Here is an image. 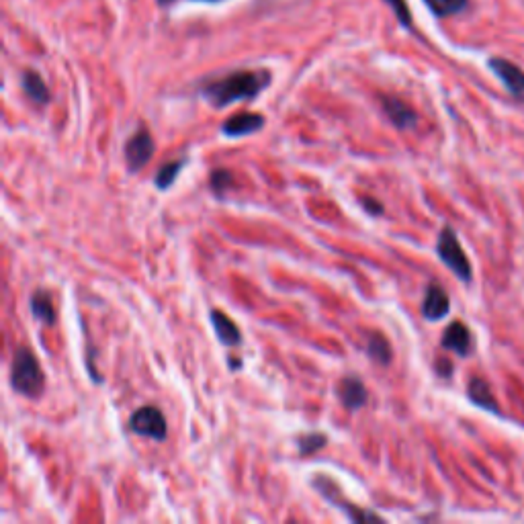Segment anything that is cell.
Wrapping results in <instances>:
<instances>
[{"label":"cell","instance_id":"obj_8","mask_svg":"<svg viewBox=\"0 0 524 524\" xmlns=\"http://www.w3.org/2000/svg\"><path fill=\"white\" fill-rule=\"evenodd\" d=\"M338 398L342 402L344 408L348 410H361L367 404V387L361 379L357 377H344L340 379L338 387H336Z\"/></svg>","mask_w":524,"mask_h":524},{"label":"cell","instance_id":"obj_7","mask_svg":"<svg viewBox=\"0 0 524 524\" xmlns=\"http://www.w3.org/2000/svg\"><path fill=\"white\" fill-rule=\"evenodd\" d=\"M449 310H451V301L447 291L441 285L430 283L422 301V316L430 322H439L449 314Z\"/></svg>","mask_w":524,"mask_h":524},{"label":"cell","instance_id":"obj_12","mask_svg":"<svg viewBox=\"0 0 524 524\" xmlns=\"http://www.w3.org/2000/svg\"><path fill=\"white\" fill-rule=\"evenodd\" d=\"M211 324H213L215 336L220 338L222 344H226V346H238V344L242 342V334H240L236 322L230 320L224 312L211 310Z\"/></svg>","mask_w":524,"mask_h":524},{"label":"cell","instance_id":"obj_17","mask_svg":"<svg viewBox=\"0 0 524 524\" xmlns=\"http://www.w3.org/2000/svg\"><path fill=\"white\" fill-rule=\"evenodd\" d=\"M183 166H185V160H172V162L164 164V166L156 172V179H154L156 189L164 191V189L172 187L174 181H177V174L183 170Z\"/></svg>","mask_w":524,"mask_h":524},{"label":"cell","instance_id":"obj_6","mask_svg":"<svg viewBox=\"0 0 524 524\" xmlns=\"http://www.w3.org/2000/svg\"><path fill=\"white\" fill-rule=\"evenodd\" d=\"M490 68L502 80V84L506 86V91L516 101L524 103V72L516 64L508 62L504 58H492L490 60Z\"/></svg>","mask_w":524,"mask_h":524},{"label":"cell","instance_id":"obj_25","mask_svg":"<svg viewBox=\"0 0 524 524\" xmlns=\"http://www.w3.org/2000/svg\"><path fill=\"white\" fill-rule=\"evenodd\" d=\"M228 365H230L232 369H240V363H238V359H236V357H232V359H228Z\"/></svg>","mask_w":524,"mask_h":524},{"label":"cell","instance_id":"obj_24","mask_svg":"<svg viewBox=\"0 0 524 524\" xmlns=\"http://www.w3.org/2000/svg\"><path fill=\"white\" fill-rule=\"evenodd\" d=\"M156 3H158L160 7H168V5H172V3H177V0H156ZM201 3H220V0H201Z\"/></svg>","mask_w":524,"mask_h":524},{"label":"cell","instance_id":"obj_15","mask_svg":"<svg viewBox=\"0 0 524 524\" xmlns=\"http://www.w3.org/2000/svg\"><path fill=\"white\" fill-rule=\"evenodd\" d=\"M21 86L25 95L35 103V105H48L50 103V91L43 78L35 70H27L21 76Z\"/></svg>","mask_w":524,"mask_h":524},{"label":"cell","instance_id":"obj_10","mask_svg":"<svg viewBox=\"0 0 524 524\" xmlns=\"http://www.w3.org/2000/svg\"><path fill=\"white\" fill-rule=\"evenodd\" d=\"M260 127H265V117L258 113H238L224 121L222 131L228 138H242L248 134H254Z\"/></svg>","mask_w":524,"mask_h":524},{"label":"cell","instance_id":"obj_20","mask_svg":"<svg viewBox=\"0 0 524 524\" xmlns=\"http://www.w3.org/2000/svg\"><path fill=\"white\" fill-rule=\"evenodd\" d=\"M211 189L215 191V195H224L232 185H234V174L230 170L224 168H217L211 172V181H209Z\"/></svg>","mask_w":524,"mask_h":524},{"label":"cell","instance_id":"obj_18","mask_svg":"<svg viewBox=\"0 0 524 524\" xmlns=\"http://www.w3.org/2000/svg\"><path fill=\"white\" fill-rule=\"evenodd\" d=\"M432 15L436 17H449L457 15L467 7V0H424Z\"/></svg>","mask_w":524,"mask_h":524},{"label":"cell","instance_id":"obj_3","mask_svg":"<svg viewBox=\"0 0 524 524\" xmlns=\"http://www.w3.org/2000/svg\"><path fill=\"white\" fill-rule=\"evenodd\" d=\"M436 254L445 262V265L463 281L469 283L473 277L471 271V262L467 258V254L463 252L457 234L453 232L451 226L443 228V232L439 234V242H436Z\"/></svg>","mask_w":524,"mask_h":524},{"label":"cell","instance_id":"obj_2","mask_svg":"<svg viewBox=\"0 0 524 524\" xmlns=\"http://www.w3.org/2000/svg\"><path fill=\"white\" fill-rule=\"evenodd\" d=\"M43 369L37 361V357L29 351V348L21 346L17 348V353L13 357V367H11V385L17 393L25 398H39L43 391Z\"/></svg>","mask_w":524,"mask_h":524},{"label":"cell","instance_id":"obj_16","mask_svg":"<svg viewBox=\"0 0 524 524\" xmlns=\"http://www.w3.org/2000/svg\"><path fill=\"white\" fill-rule=\"evenodd\" d=\"M367 355L371 357V361L387 367L391 363V346L387 342V338L379 332H373L369 336V342H367Z\"/></svg>","mask_w":524,"mask_h":524},{"label":"cell","instance_id":"obj_5","mask_svg":"<svg viewBox=\"0 0 524 524\" xmlns=\"http://www.w3.org/2000/svg\"><path fill=\"white\" fill-rule=\"evenodd\" d=\"M154 156V138L148 129H140L125 144V162L129 172H140Z\"/></svg>","mask_w":524,"mask_h":524},{"label":"cell","instance_id":"obj_1","mask_svg":"<svg viewBox=\"0 0 524 524\" xmlns=\"http://www.w3.org/2000/svg\"><path fill=\"white\" fill-rule=\"evenodd\" d=\"M271 84L269 70H238L224 78L207 82L201 93L217 109L238 101H252Z\"/></svg>","mask_w":524,"mask_h":524},{"label":"cell","instance_id":"obj_9","mask_svg":"<svg viewBox=\"0 0 524 524\" xmlns=\"http://www.w3.org/2000/svg\"><path fill=\"white\" fill-rule=\"evenodd\" d=\"M443 348L457 353L459 357H469L473 351V338L463 322H453L443 334Z\"/></svg>","mask_w":524,"mask_h":524},{"label":"cell","instance_id":"obj_14","mask_svg":"<svg viewBox=\"0 0 524 524\" xmlns=\"http://www.w3.org/2000/svg\"><path fill=\"white\" fill-rule=\"evenodd\" d=\"M467 396H469V400H471L475 406H479V408H484V410L494 412V414L500 412L498 402H496V398L492 396V389H490L488 381H484V379L473 377V379L469 381V387H467Z\"/></svg>","mask_w":524,"mask_h":524},{"label":"cell","instance_id":"obj_23","mask_svg":"<svg viewBox=\"0 0 524 524\" xmlns=\"http://www.w3.org/2000/svg\"><path fill=\"white\" fill-rule=\"evenodd\" d=\"M436 373H439L441 377H451V375H453V365H451V361L439 359V363H436Z\"/></svg>","mask_w":524,"mask_h":524},{"label":"cell","instance_id":"obj_21","mask_svg":"<svg viewBox=\"0 0 524 524\" xmlns=\"http://www.w3.org/2000/svg\"><path fill=\"white\" fill-rule=\"evenodd\" d=\"M385 3L391 7V11L396 13L398 21L404 25V27H410L412 25V13H410V7L406 0H385Z\"/></svg>","mask_w":524,"mask_h":524},{"label":"cell","instance_id":"obj_4","mask_svg":"<svg viewBox=\"0 0 524 524\" xmlns=\"http://www.w3.org/2000/svg\"><path fill=\"white\" fill-rule=\"evenodd\" d=\"M129 430L140 436H148V439H154L158 443H162L168 434L166 418L156 406H144L131 414Z\"/></svg>","mask_w":524,"mask_h":524},{"label":"cell","instance_id":"obj_13","mask_svg":"<svg viewBox=\"0 0 524 524\" xmlns=\"http://www.w3.org/2000/svg\"><path fill=\"white\" fill-rule=\"evenodd\" d=\"M29 308H31V314H33L35 320L43 322L46 326H54V324H56V310H54V301H52L50 291L37 289V291L31 295Z\"/></svg>","mask_w":524,"mask_h":524},{"label":"cell","instance_id":"obj_19","mask_svg":"<svg viewBox=\"0 0 524 524\" xmlns=\"http://www.w3.org/2000/svg\"><path fill=\"white\" fill-rule=\"evenodd\" d=\"M328 445V439L320 432H312V434H303L297 439V447H299V455L301 457H308L318 453L320 449H324Z\"/></svg>","mask_w":524,"mask_h":524},{"label":"cell","instance_id":"obj_11","mask_svg":"<svg viewBox=\"0 0 524 524\" xmlns=\"http://www.w3.org/2000/svg\"><path fill=\"white\" fill-rule=\"evenodd\" d=\"M383 111L387 115V119L396 125L398 129H412L418 123V115L414 113V109L410 105H406L404 101L396 99V97H383Z\"/></svg>","mask_w":524,"mask_h":524},{"label":"cell","instance_id":"obj_22","mask_svg":"<svg viewBox=\"0 0 524 524\" xmlns=\"http://www.w3.org/2000/svg\"><path fill=\"white\" fill-rule=\"evenodd\" d=\"M361 205L365 207V211H367L369 215H381V213H383V205H381L377 199L363 197V199H361Z\"/></svg>","mask_w":524,"mask_h":524}]
</instances>
